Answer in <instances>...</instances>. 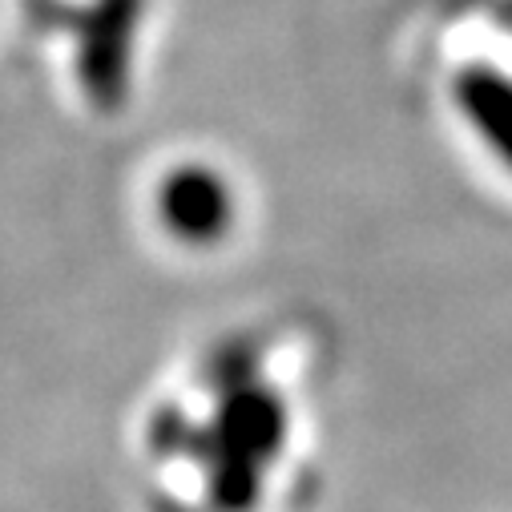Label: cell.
Instances as JSON below:
<instances>
[{"mask_svg": "<svg viewBox=\"0 0 512 512\" xmlns=\"http://www.w3.org/2000/svg\"><path fill=\"white\" fill-rule=\"evenodd\" d=\"M158 226L178 242H218L234 230V190L198 166H174L154 186Z\"/></svg>", "mask_w": 512, "mask_h": 512, "instance_id": "obj_1", "label": "cell"}]
</instances>
